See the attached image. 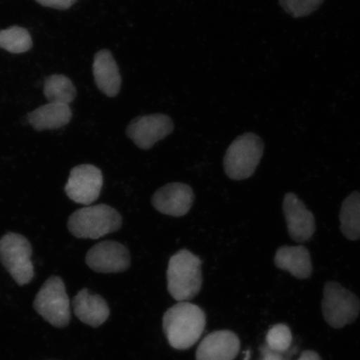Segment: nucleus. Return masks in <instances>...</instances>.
Returning <instances> with one entry per match:
<instances>
[{"label": "nucleus", "instance_id": "9b49d317", "mask_svg": "<svg viewBox=\"0 0 360 360\" xmlns=\"http://www.w3.org/2000/svg\"><path fill=\"white\" fill-rule=\"evenodd\" d=\"M195 195L192 188L183 183H169L158 190L152 197L154 208L161 214L182 217L191 210Z\"/></svg>", "mask_w": 360, "mask_h": 360}, {"label": "nucleus", "instance_id": "393cba45", "mask_svg": "<svg viewBox=\"0 0 360 360\" xmlns=\"http://www.w3.org/2000/svg\"><path fill=\"white\" fill-rule=\"evenodd\" d=\"M297 360H321V358L319 357V355L316 352H314V351L307 350L304 351Z\"/></svg>", "mask_w": 360, "mask_h": 360}, {"label": "nucleus", "instance_id": "412c9836", "mask_svg": "<svg viewBox=\"0 0 360 360\" xmlns=\"http://www.w3.org/2000/svg\"><path fill=\"white\" fill-rule=\"evenodd\" d=\"M292 340L290 328L283 323L274 326L267 333L266 345L278 353H285L290 349Z\"/></svg>", "mask_w": 360, "mask_h": 360}, {"label": "nucleus", "instance_id": "f03ea898", "mask_svg": "<svg viewBox=\"0 0 360 360\" xmlns=\"http://www.w3.org/2000/svg\"><path fill=\"white\" fill-rule=\"evenodd\" d=\"M201 259L187 250L170 258L167 269L168 290L179 302H188L201 290Z\"/></svg>", "mask_w": 360, "mask_h": 360}, {"label": "nucleus", "instance_id": "423d86ee", "mask_svg": "<svg viewBox=\"0 0 360 360\" xmlns=\"http://www.w3.org/2000/svg\"><path fill=\"white\" fill-rule=\"evenodd\" d=\"M34 307L51 325L58 328L69 325L70 302L62 278L51 276L45 281L35 297Z\"/></svg>", "mask_w": 360, "mask_h": 360}, {"label": "nucleus", "instance_id": "4be33fe9", "mask_svg": "<svg viewBox=\"0 0 360 360\" xmlns=\"http://www.w3.org/2000/svg\"><path fill=\"white\" fill-rule=\"evenodd\" d=\"M323 0H280V4L288 15L294 18L309 15L321 6Z\"/></svg>", "mask_w": 360, "mask_h": 360}, {"label": "nucleus", "instance_id": "a211bd4d", "mask_svg": "<svg viewBox=\"0 0 360 360\" xmlns=\"http://www.w3.org/2000/svg\"><path fill=\"white\" fill-rule=\"evenodd\" d=\"M340 229L349 240L360 238V193L354 192L342 204Z\"/></svg>", "mask_w": 360, "mask_h": 360}, {"label": "nucleus", "instance_id": "b1692460", "mask_svg": "<svg viewBox=\"0 0 360 360\" xmlns=\"http://www.w3.org/2000/svg\"><path fill=\"white\" fill-rule=\"evenodd\" d=\"M261 354H262V360H285L283 354L269 349L267 345L261 348Z\"/></svg>", "mask_w": 360, "mask_h": 360}, {"label": "nucleus", "instance_id": "2eb2a0df", "mask_svg": "<svg viewBox=\"0 0 360 360\" xmlns=\"http://www.w3.org/2000/svg\"><path fill=\"white\" fill-rule=\"evenodd\" d=\"M74 311L80 321L92 327H98L110 316V310L105 299L92 295L87 289L80 290L73 300Z\"/></svg>", "mask_w": 360, "mask_h": 360}, {"label": "nucleus", "instance_id": "dca6fc26", "mask_svg": "<svg viewBox=\"0 0 360 360\" xmlns=\"http://www.w3.org/2000/svg\"><path fill=\"white\" fill-rule=\"evenodd\" d=\"M277 268L290 272L299 280H305L312 276L313 265L307 248L303 245L282 246L274 256Z\"/></svg>", "mask_w": 360, "mask_h": 360}, {"label": "nucleus", "instance_id": "ddd939ff", "mask_svg": "<svg viewBox=\"0 0 360 360\" xmlns=\"http://www.w3.org/2000/svg\"><path fill=\"white\" fill-rule=\"evenodd\" d=\"M240 349V340L231 330L210 333L201 341L196 360H233Z\"/></svg>", "mask_w": 360, "mask_h": 360}, {"label": "nucleus", "instance_id": "9d476101", "mask_svg": "<svg viewBox=\"0 0 360 360\" xmlns=\"http://www.w3.org/2000/svg\"><path fill=\"white\" fill-rule=\"evenodd\" d=\"M88 266L102 274L121 273L131 264L129 251L116 241H103L93 246L85 258Z\"/></svg>", "mask_w": 360, "mask_h": 360}, {"label": "nucleus", "instance_id": "f257e3e1", "mask_svg": "<svg viewBox=\"0 0 360 360\" xmlns=\"http://www.w3.org/2000/svg\"><path fill=\"white\" fill-rule=\"evenodd\" d=\"M206 315L199 306L179 302L165 312L163 330L171 347L184 350L195 345L204 332Z\"/></svg>", "mask_w": 360, "mask_h": 360}, {"label": "nucleus", "instance_id": "1a4fd4ad", "mask_svg": "<svg viewBox=\"0 0 360 360\" xmlns=\"http://www.w3.org/2000/svg\"><path fill=\"white\" fill-rule=\"evenodd\" d=\"M173 130L174 123L170 117L155 114L134 119L128 125L126 134L139 148L148 150L167 137Z\"/></svg>", "mask_w": 360, "mask_h": 360}, {"label": "nucleus", "instance_id": "20e7f679", "mask_svg": "<svg viewBox=\"0 0 360 360\" xmlns=\"http://www.w3.org/2000/svg\"><path fill=\"white\" fill-rule=\"evenodd\" d=\"M264 150V142L258 135L246 133L238 136L228 148L225 154V174L233 180L251 177L262 159Z\"/></svg>", "mask_w": 360, "mask_h": 360}, {"label": "nucleus", "instance_id": "6ab92c4d", "mask_svg": "<svg viewBox=\"0 0 360 360\" xmlns=\"http://www.w3.org/2000/svg\"><path fill=\"white\" fill-rule=\"evenodd\" d=\"M44 94L49 103L69 105L75 101L76 89L66 76L53 75L44 81Z\"/></svg>", "mask_w": 360, "mask_h": 360}, {"label": "nucleus", "instance_id": "f3484780", "mask_svg": "<svg viewBox=\"0 0 360 360\" xmlns=\"http://www.w3.org/2000/svg\"><path fill=\"white\" fill-rule=\"evenodd\" d=\"M72 111L69 105L49 103L30 112L28 120L37 131L57 129L70 122Z\"/></svg>", "mask_w": 360, "mask_h": 360}, {"label": "nucleus", "instance_id": "7ed1b4c3", "mask_svg": "<svg viewBox=\"0 0 360 360\" xmlns=\"http://www.w3.org/2000/svg\"><path fill=\"white\" fill-rule=\"evenodd\" d=\"M122 217L115 209L105 204L84 207L75 211L68 220V229L76 238L97 240L118 231Z\"/></svg>", "mask_w": 360, "mask_h": 360}, {"label": "nucleus", "instance_id": "6e6552de", "mask_svg": "<svg viewBox=\"0 0 360 360\" xmlns=\"http://www.w3.org/2000/svg\"><path fill=\"white\" fill-rule=\"evenodd\" d=\"M103 181L101 170L96 166L78 165L70 171L65 192L71 200L90 205L100 197Z\"/></svg>", "mask_w": 360, "mask_h": 360}, {"label": "nucleus", "instance_id": "4468645a", "mask_svg": "<svg viewBox=\"0 0 360 360\" xmlns=\"http://www.w3.org/2000/svg\"><path fill=\"white\" fill-rule=\"evenodd\" d=\"M94 82L103 94L108 97H115L120 91L121 75L119 66L107 49L96 53L93 63Z\"/></svg>", "mask_w": 360, "mask_h": 360}, {"label": "nucleus", "instance_id": "39448f33", "mask_svg": "<svg viewBox=\"0 0 360 360\" xmlns=\"http://www.w3.org/2000/svg\"><path fill=\"white\" fill-rule=\"evenodd\" d=\"M323 294L322 312L328 325L342 328L356 321L360 301L354 292L339 283L330 281L326 283Z\"/></svg>", "mask_w": 360, "mask_h": 360}, {"label": "nucleus", "instance_id": "5701e85b", "mask_svg": "<svg viewBox=\"0 0 360 360\" xmlns=\"http://www.w3.org/2000/svg\"><path fill=\"white\" fill-rule=\"evenodd\" d=\"M77 0H36L41 6L56 10L65 11L70 8Z\"/></svg>", "mask_w": 360, "mask_h": 360}, {"label": "nucleus", "instance_id": "aec40b11", "mask_svg": "<svg viewBox=\"0 0 360 360\" xmlns=\"http://www.w3.org/2000/svg\"><path fill=\"white\" fill-rule=\"evenodd\" d=\"M32 38L28 31L19 26L0 30V49L13 53H22L32 48Z\"/></svg>", "mask_w": 360, "mask_h": 360}, {"label": "nucleus", "instance_id": "f8f14e48", "mask_svg": "<svg viewBox=\"0 0 360 360\" xmlns=\"http://www.w3.org/2000/svg\"><path fill=\"white\" fill-rule=\"evenodd\" d=\"M283 211L292 240L299 243L309 240L315 232V219L303 201L295 193H288L283 199Z\"/></svg>", "mask_w": 360, "mask_h": 360}, {"label": "nucleus", "instance_id": "0eeeda50", "mask_svg": "<svg viewBox=\"0 0 360 360\" xmlns=\"http://www.w3.org/2000/svg\"><path fill=\"white\" fill-rule=\"evenodd\" d=\"M31 256L32 247L25 237L8 233L0 240V262L20 286L33 280L34 271Z\"/></svg>", "mask_w": 360, "mask_h": 360}]
</instances>
